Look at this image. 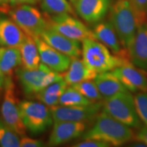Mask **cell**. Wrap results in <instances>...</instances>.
Returning <instances> with one entry per match:
<instances>
[{"label":"cell","mask_w":147,"mask_h":147,"mask_svg":"<svg viewBox=\"0 0 147 147\" xmlns=\"http://www.w3.org/2000/svg\"><path fill=\"white\" fill-rule=\"evenodd\" d=\"M82 138L97 140L107 142L110 146H120L133 140L135 134L130 127L102 110L95 118L93 126L82 134Z\"/></svg>","instance_id":"cell-1"},{"label":"cell","mask_w":147,"mask_h":147,"mask_svg":"<svg viewBox=\"0 0 147 147\" xmlns=\"http://www.w3.org/2000/svg\"><path fill=\"white\" fill-rule=\"evenodd\" d=\"M109 20L113 24L121 45L128 51L136 34L139 20L129 0H115L110 7Z\"/></svg>","instance_id":"cell-2"},{"label":"cell","mask_w":147,"mask_h":147,"mask_svg":"<svg viewBox=\"0 0 147 147\" xmlns=\"http://www.w3.org/2000/svg\"><path fill=\"white\" fill-rule=\"evenodd\" d=\"M81 55L88 68L96 74L113 71L125 60L129 59L113 54L106 46L93 38L82 42Z\"/></svg>","instance_id":"cell-3"},{"label":"cell","mask_w":147,"mask_h":147,"mask_svg":"<svg viewBox=\"0 0 147 147\" xmlns=\"http://www.w3.org/2000/svg\"><path fill=\"white\" fill-rule=\"evenodd\" d=\"M102 109L110 116L130 127L140 128L142 121L138 115L131 92L126 91L104 98Z\"/></svg>","instance_id":"cell-4"},{"label":"cell","mask_w":147,"mask_h":147,"mask_svg":"<svg viewBox=\"0 0 147 147\" xmlns=\"http://www.w3.org/2000/svg\"><path fill=\"white\" fill-rule=\"evenodd\" d=\"M15 73L23 91L28 97L36 96L49 84L63 79V75L43 63L35 69L17 68Z\"/></svg>","instance_id":"cell-5"},{"label":"cell","mask_w":147,"mask_h":147,"mask_svg":"<svg viewBox=\"0 0 147 147\" xmlns=\"http://www.w3.org/2000/svg\"><path fill=\"white\" fill-rule=\"evenodd\" d=\"M19 110L24 125L33 136L43 134L53 125L51 108L43 103L21 101L19 102Z\"/></svg>","instance_id":"cell-6"},{"label":"cell","mask_w":147,"mask_h":147,"mask_svg":"<svg viewBox=\"0 0 147 147\" xmlns=\"http://www.w3.org/2000/svg\"><path fill=\"white\" fill-rule=\"evenodd\" d=\"M8 9L6 12L11 19L27 36L37 38L40 37L49 27V21L42 14L32 5H20Z\"/></svg>","instance_id":"cell-7"},{"label":"cell","mask_w":147,"mask_h":147,"mask_svg":"<svg viewBox=\"0 0 147 147\" xmlns=\"http://www.w3.org/2000/svg\"><path fill=\"white\" fill-rule=\"evenodd\" d=\"M3 96L1 106L2 120L20 136L26 134V128L22 121L19 110V100L12 76H6L3 87Z\"/></svg>","instance_id":"cell-8"},{"label":"cell","mask_w":147,"mask_h":147,"mask_svg":"<svg viewBox=\"0 0 147 147\" xmlns=\"http://www.w3.org/2000/svg\"><path fill=\"white\" fill-rule=\"evenodd\" d=\"M49 27L70 39L82 42L87 38H93L92 30L69 14L51 15L49 20Z\"/></svg>","instance_id":"cell-9"},{"label":"cell","mask_w":147,"mask_h":147,"mask_svg":"<svg viewBox=\"0 0 147 147\" xmlns=\"http://www.w3.org/2000/svg\"><path fill=\"white\" fill-rule=\"evenodd\" d=\"M102 102L92 103L86 106H64L57 105L51 107L53 121H74L87 122L95 121L102 110Z\"/></svg>","instance_id":"cell-10"},{"label":"cell","mask_w":147,"mask_h":147,"mask_svg":"<svg viewBox=\"0 0 147 147\" xmlns=\"http://www.w3.org/2000/svg\"><path fill=\"white\" fill-rule=\"evenodd\" d=\"M113 73L131 93L147 92V76L144 71L137 68L129 59L113 69Z\"/></svg>","instance_id":"cell-11"},{"label":"cell","mask_w":147,"mask_h":147,"mask_svg":"<svg viewBox=\"0 0 147 147\" xmlns=\"http://www.w3.org/2000/svg\"><path fill=\"white\" fill-rule=\"evenodd\" d=\"M88 129L87 122L57 121L54 122L48 144L51 146L67 143L82 136Z\"/></svg>","instance_id":"cell-12"},{"label":"cell","mask_w":147,"mask_h":147,"mask_svg":"<svg viewBox=\"0 0 147 147\" xmlns=\"http://www.w3.org/2000/svg\"><path fill=\"white\" fill-rule=\"evenodd\" d=\"M112 4L113 0H77L74 7L84 21L96 24L106 18Z\"/></svg>","instance_id":"cell-13"},{"label":"cell","mask_w":147,"mask_h":147,"mask_svg":"<svg viewBox=\"0 0 147 147\" xmlns=\"http://www.w3.org/2000/svg\"><path fill=\"white\" fill-rule=\"evenodd\" d=\"M94 39L106 46L113 54L123 58H129L127 51L123 49L113 24L110 20H102L97 23L93 30Z\"/></svg>","instance_id":"cell-14"},{"label":"cell","mask_w":147,"mask_h":147,"mask_svg":"<svg viewBox=\"0 0 147 147\" xmlns=\"http://www.w3.org/2000/svg\"><path fill=\"white\" fill-rule=\"evenodd\" d=\"M40 38L51 47L69 57H80L81 55L82 47L80 42L70 39L51 27L46 29Z\"/></svg>","instance_id":"cell-15"},{"label":"cell","mask_w":147,"mask_h":147,"mask_svg":"<svg viewBox=\"0 0 147 147\" xmlns=\"http://www.w3.org/2000/svg\"><path fill=\"white\" fill-rule=\"evenodd\" d=\"M38 46L42 63L57 72H64L68 69L71 57L49 45L40 37L34 38Z\"/></svg>","instance_id":"cell-16"},{"label":"cell","mask_w":147,"mask_h":147,"mask_svg":"<svg viewBox=\"0 0 147 147\" xmlns=\"http://www.w3.org/2000/svg\"><path fill=\"white\" fill-rule=\"evenodd\" d=\"M127 52L130 61L147 72V21L138 25L135 38Z\"/></svg>","instance_id":"cell-17"},{"label":"cell","mask_w":147,"mask_h":147,"mask_svg":"<svg viewBox=\"0 0 147 147\" xmlns=\"http://www.w3.org/2000/svg\"><path fill=\"white\" fill-rule=\"evenodd\" d=\"M26 36L11 18L0 16V47L18 48Z\"/></svg>","instance_id":"cell-18"},{"label":"cell","mask_w":147,"mask_h":147,"mask_svg":"<svg viewBox=\"0 0 147 147\" xmlns=\"http://www.w3.org/2000/svg\"><path fill=\"white\" fill-rule=\"evenodd\" d=\"M97 74L88 68L82 59H80L79 57H73L71 59L68 69L65 71L63 79L67 85L72 86L80 82L94 80Z\"/></svg>","instance_id":"cell-19"},{"label":"cell","mask_w":147,"mask_h":147,"mask_svg":"<svg viewBox=\"0 0 147 147\" xmlns=\"http://www.w3.org/2000/svg\"><path fill=\"white\" fill-rule=\"evenodd\" d=\"M94 81L104 99L128 91L112 71L97 74Z\"/></svg>","instance_id":"cell-20"},{"label":"cell","mask_w":147,"mask_h":147,"mask_svg":"<svg viewBox=\"0 0 147 147\" xmlns=\"http://www.w3.org/2000/svg\"><path fill=\"white\" fill-rule=\"evenodd\" d=\"M21 53V65L23 68L35 69L39 67L41 59L38 46L32 37L26 36L25 40L18 47Z\"/></svg>","instance_id":"cell-21"},{"label":"cell","mask_w":147,"mask_h":147,"mask_svg":"<svg viewBox=\"0 0 147 147\" xmlns=\"http://www.w3.org/2000/svg\"><path fill=\"white\" fill-rule=\"evenodd\" d=\"M21 65V57L18 48L0 47V72L5 76H12Z\"/></svg>","instance_id":"cell-22"},{"label":"cell","mask_w":147,"mask_h":147,"mask_svg":"<svg viewBox=\"0 0 147 147\" xmlns=\"http://www.w3.org/2000/svg\"><path fill=\"white\" fill-rule=\"evenodd\" d=\"M67 86L64 79H62L49 84L35 97L49 108L53 107L59 105L60 97L67 89Z\"/></svg>","instance_id":"cell-23"},{"label":"cell","mask_w":147,"mask_h":147,"mask_svg":"<svg viewBox=\"0 0 147 147\" xmlns=\"http://www.w3.org/2000/svg\"><path fill=\"white\" fill-rule=\"evenodd\" d=\"M42 11L50 15L69 14L75 16V11L68 0H40Z\"/></svg>","instance_id":"cell-24"},{"label":"cell","mask_w":147,"mask_h":147,"mask_svg":"<svg viewBox=\"0 0 147 147\" xmlns=\"http://www.w3.org/2000/svg\"><path fill=\"white\" fill-rule=\"evenodd\" d=\"M94 103L85 97L73 87H67L60 97L59 105L64 106H86Z\"/></svg>","instance_id":"cell-25"},{"label":"cell","mask_w":147,"mask_h":147,"mask_svg":"<svg viewBox=\"0 0 147 147\" xmlns=\"http://www.w3.org/2000/svg\"><path fill=\"white\" fill-rule=\"evenodd\" d=\"M80 92L81 94L93 102H100L103 100V96L97 88L94 80H86L75 84L71 86Z\"/></svg>","instance_id":"cell-26"},{"label":"cell","mask_w":147,"mask_h":147,"mask_svg":"<svg viewBox=\"0 0 147 147\" xmlns=\"http://www.w3.org/2000/svg\"><path fill=\"white\" fill-rule=\"evenodd\" d=\"M20 136L0 119V146L19 147Z\"/></svg>","instance_id":"cell-27"},{"label":"cell","mask_w":147,"mask_h":147,"mask_svg":"<svg viewBox=\"0 0 147 147\" xmlns=\"http://www.w3.org/2000/svg\"><path fill=\"white\" fill-rule=\"evenodd\" d=\"M134 98L138 115L144 125L147 126V92L137 93Z\"/></svg>","instance_id":"cell-28"},{"label":"cell","mask_w":147,"mask_h":147,"mask_svg":"<svg viewBox=\"0 0 147 147\" xmlns=\"http://www.w3.org/2000/svg\"><path fill=\"white\" fill-rule=\"evenodd\" d=\"M136 12L139 24L147 21V0H129Z\"/></svg>","instance_id":"cell-29"},{"label":"cell","mask_w":147,"mask_h":147,"mask_svg":"<svg viewBox=\"0 0 147 147\" xmlns=\"http://www.w3.org/2000/svg\"><path fill=\"white\" fill-rule=\"evenodd\" d=\"M73 147H108L110 146L109 144L104 141L97 140L87 139L83 140L82 142L76 143L72 145Z\"/></svg>","instance_id":"cell-30"},{"label":"cell","mask_w":147,"mask_h":147,"mask_svg":"<svg viewBox=\"0 0 147 147\" xmlns=\"http://www.w3.org/2000/svg\"><path fill=\"white\" fill-rule=\"evenodd\" d=\"M45 143L42 140L33 139L32 138L22 136L20 139V146L21 147H42L45 146Z\"/></svg>","instance_id":"cell-31"},{"label":"cell","mask_w":147,"mask_h":147,"mask_svg":"<svg viewBox=\"0 0 147 147\" xmlns=\"http://www.w3.org/2000/svg\"><path fill=\"white\" fill-rule=\"evenodd\" d=\"M137 141L142 142L147 146V126L142 125L136 136Z\"/></svg>","instance_id":"cell-32"},{"label":"cell","mask_w":147,"mask_h":147,"mask_svg":"<svg viewBox=\"0 0 147 147\" xmlns=\"http://www.w3.org/2000/svg\"><path fill=\"white\" fill-rule=\"evenodd\" d=\"M40 0H9V4L11 6L20 5H36Z\"/></svg>","instance_id":"cell-33"},{"label":"cell","mask_w":147,"mask_h":147,"mask_svg":"<svg viewBox=\"0 0 147 147\" xmlns=\"http://www.w3.org/2000/svg\"><path fill=\"white\" fill-rule=\"evenodd\" d=\"M5 80H6V76L1 72H0V90L3 89L4 87Z\"/></svg>","instance_id":"cell-34"},{"label":"cell","mask_w":147,"mask_h":147,"mask_svg":"<svg viewBox=\"0 0 147 147\" xmlns=\"http://www.w3.org/2000/svg\"><path fill=\"white\" fill-rule=\"evenodd\" d=\"M9 4V0H0V6L5 7Z\"/></svg>","instance_id":"cell-35"},{"label":"cell","mask_w":147,"mask_h":147,"mask_svg":"<svg viewBox=\"0 0 147 147\" xmlns=\"http://www.w3.org/2000/svg\"><path fill=\"white\" fill-rule=\"evenodd\" d=\"M68 1L71 3V4L74 5V3H76V1H77V0H68Z\"/></svg>","instance_id":"cell-36"}]
</instances>
